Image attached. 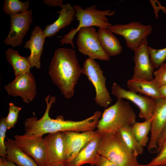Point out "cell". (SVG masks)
Wrapping results in <instances>:
<instances>
[{
  "label": "cell",
  "mask_w": 166,
  "mask_h": 166,
  "mask_svg": "<svg viewBox=\"0 0 166 166\" xmlns=\"http://www.w3.org/2000/svg\"><path fill=\"white\" fill-rule=\"evenodd\" d=\"M63 132L65 163L72 160L89 140L99 134L94 130L81 132L72 131Z\"/></svg>",
  "instance_id": "5bb4252c"
},
{
  "label": "cell",
  "mask_w": 166,
  "mask_h": 166,
  "mask_svg": "<svg viewBox=\"0 0 166 166\" xmlns=\"http://www.w3.org/2000/svg\"><path fill=\"white\" fill-rule=\"evenodd\" d=\"M6 159L5 157H0V166H6Z\"/></svg>",
  "instance_id": "d590c367"
},
{
  "label": "cell",
  "mask_w": 166,
  "mask_h": 166,
  "mask_svg": "<svg viewBox=\"0 0 166 166\" xmlns=\"http://www.w3.org/2000/svg\"><path fill=\"white\" fill-rule=\"evenodd\" d=\"M95 165L96 166H118L109 159L101 155Z\"/></svg>",
  "instance_id": "1f68e13d"
},
{
  "label": "cell",
  "mask_w": 166,
  "mask_h": 166,
  "mask_svg": "<svg viewBox=\"0 0 166 166\" xmlns=\"http://www.w3.org/2000/svg\"><path fill=\"white\" fill-rule=\"evenodd\" d=\"M56 100L55 96L51 97L50 95L45 97L46 108L44 114L38 120L33 117L26 120L24 135L34 137L59 132H84L93 130L97 127L101 117V113L99 111H96L92 116L81 121L65 120L61 116H57L55 119H51L49 116V112Z\"/></svg>",
  "instance_id": "6da1fadb"
},
{
  "label": "cell",
  "mask_w": 166,
  "mask_h": 166,
  "mask_svg": "<svg viewBox=\"0 0 166 166\" xmlns=\"http://www.w3.org/2000/svg\"><path fill=\"white\" fill-rule=\"evenodd\" d=\"M6 166H17L13 162L7 160H6Z\"/></svg>",
  "instance_id": "8d00e7d4"
},
{
  "label": "cell",
  "mask_w": 166,
  "mask_h": 166,
  "mask_svg": "<svg viewBox=\"0 0 166 166\" xmlns=\"http://www.w3.org/2000/svg\"><path fill=\"white\" fill-rule=\"evenodd\" d=\"M100 134L89 140L71 161L65 163L68 166H80L89 164L96 165L100 156L98 152Z\"/></svg>",
  "instance_id": "ac0fdd59"
},
{
  "label": "cell",
  "mask_w": 166,
  "mask_h": 166,
  "mask_svg": "<svg viewBox=\"0 0 166 166\" xmlns=\"http://www.w3.org/2000/svg\"><path fill=\"white\" fill-rule=\"evenodd\" d=\"M51 166H68L65 163H56Z\"/></svg>",
  "instance_id": "74e56055"
},
{
  "label": "cell",
  "mask_w": 166,
  "mask_h": 166,
  "mask_svg": "<svg viewBox=\"0 0 166 166\" xmlns=\"http://www.w3.org/2000/svg\"><path fill=\"white\" fill-rule=\"evenodd\" d=\"M82 73L94 86L96 91L94 101L99 106L107 108L112 100L106 87V79L99 64L94 59L87 58L84 61Z\"/></svg>",
  "instance_id": "8992f818"
},
{
  "label": "cell",
  "mask_w": 166,
  "mask_h": 166,
  "mask_svg": "<svg viewBox=\"0 0 166 166\" xmlns=\"http://www.w3.org/2000/svg\"><path fill=\"white\" fill-rule=\"evenodd\" d=\"M154 74L155 78L153 81L159 86L166 85V68L160 66Z\"/></svg>",
  "instance_id": "4dcf8cb0"
},
{
  "label": "cell",
  "mask_w": 166,
  "mask_h": 166,
  "mask_svg": "<svg viewBox=\"0 0 166 166\" xmlns=\"http://www.w3.org/2000/svg\"><path fill=\"white\" fill-rule=\"evenodd\" d=\"M99 155L118 166H140L137 156L126 145L119 131L100 134Z\"/></svg>",
  "instance_id": "3957f363"
},
{
  "label": "cell",
  "mask_w": 166,
  "mask_h": 166,
  "mask_svg": "<svg viewBox=\"0 0 166 166\" xmlns=\"http://www.w3.org/2000/svg\"><path fill=\"white\" fill-rule=\"evenodd\" d=\"M7 61L12 67L15 76L30 73L31 68L27 57L20 55L18 50L8 48L5 51Z\"/></svg>",
  "instance_id": "603a6c76"
},
{
  "label": "cell",
  "mask_w": 166,
  "mask_h": 166,
  "mask_svg": "<svg viewBox=\"0 0 166 166\" xmlns=\"http://www.w3.org/2000/svg\"><path fill=\"white\" fill-rule=\"evenodd\" d=\"M166 144V139H165V141H164V144H163V146H162V148Z\"/></svg>",
  "instance_id": "ab89813d"
},
{
  "label": "cell",
  "mask_w": 166,
  "mask_h": 166,
  "mask_svg": "<svg viewBox=\"0 0 166 166\" xmlns=\"http://www.w3.org/2000/svg\"><path fill=\"white\" fill-rule=\"evenodd\" d=\"M45 38L43 30L39 26H36L33 29L30 39L25 43L24 47L30 51V54L27 58L31 68H41L40 59Z\"/></svg>",
  "instance_id": "e0dca14e"
},
{
  "label": "cell",
  "mask_w": 166,
  "mask_h": 166,
  "mask_svg": "<svg viewBox=\"0 0 166 166\" xmlns=\"http://www.w3.org/2000/svg\"><path fill=\"white\" fill-rule=\"evenodd\" d=\"M5 144L6 160L17 166H39L34 159L19 148L14 140L7 138Z\"/></svg>",
  "instance_id": "ffe728a7"
},
{
  "label": "cell",
  "mask_w": 166,
  "mask_h": 166,
  "mask_svg": "<svg viewBox=\"0 0 166 166\" xmlns=\"http://www.w3.org/2000/svg\"><path fill=\"white\" fill-rule=\"evenodd\" d=\"M97 37L104 51L109 57L121 53L122 47L118 39L108 29L99 28Z\"/></svg>",
  "instance_id": "7402d4cb"
},
{
  "label": "cell",
  "mask_w": 166,
  "mask_h": 166,
  "mask_svg": "<svg viewBox=\"0 0 166 166\" xmlns=\"http://www.w3.org/2000/svg\"><path fill=\"white\" fill-rule=\"evenodd\" d=\"M112 92L117 99H128L136 105L139 109V116L140 118L147 120L153 117L156 107V100L127 90L115 82L112 87Z\"/></svg>",
  "instance_id": "9c48e42d"
},
{
  "label": "cell",
  "mask_w": 166,
  "mask_h": 166,
  "mask_svg": "<svg viewBox=\"0 0 166 166\" xmlns=\"http://www.w3.org/2000/svg\"><path fill=\"white\" fill-rule=\"evenodd\" d=\"M160 90L162 97L166 98V85L160 86Z\"/></svg>",
  "instance_id": "e575fe53"
},
{
  "label": "cell",
  "mask_w": 166,
  "mask_h": 166,
  "mask_svg": "<svg viewBox=\"0 0 166 166\" xmlns=\"http://www.w3.org/2000/svg\"><path fill=\"white\" fill-rule=\"evenodd\" d=\"M147 50L149 55L150 62L155 68H158L166 59V47L160 49H156L148 46Z\"/></svg>",
  "instance_id": "4316f807"
},
{
  "label": "cell",
  "mask_w": 166,
  "mask_h": 166,
  "mask_svg": "<svg viewBox=\"0 0 166 166\" xmlns=\"http://www.w3.org/2000/svg\"><path fill=\"white\" fill-rule=\"evenodd\" d=\"M14 140L19 148L32 157L39 166H44L46 158L45 143L42 136L29 137L16 135Z\"/></svg>",
  "instance_id": "7c38bea8"
},
{
  "label": "cell",
  "mask_w": 166,
  "mask_h": 166,
  "mask_svg": "<svg viewBox=\"0 0 166 166\" xmlns=\"http://www.w3.org/2000/svg\"><path fill=\"white\" fill-rule=\"evenodd\" d=\"M77 45L78 50L89 58L107 61L110 57L105 52L93 26L84 27L78 32Z\"/></svg>",
  "instance_id": "ba28073f"
},
{
  "label": "cell",
  "mask_w": 166,
  "mask_h": 166,
  "mask_svg": "<svg viewBox=\"0 0 166 166\" xmlns=\"http://www.w3.org/2000/svg\"><path fill=\"white\" fill-rule=\"evenodd\" d=\"M7 127L6 117H2L0 121V156L6 158V151L5 144L6 134Z\"/></svg>",
  "instance_id": "f1b7e54d"
},
{
  "label": "cell",
  "mask_w": 166,
  "mask_h": 166,
  "mask_svg": "<svg viewBox=\"0 0 166 166\" xmlns=\"http://www.w3.org/2000/svg\"><path fill=\"white\" fill-rule=\"evenodd\" d=\"M44 139L46 146V155L44 166H51L56 163H65L63 132L49 133Z\"/></svg>",
  "instance_id": "2e32d148"
},
{
  "label": "cell",
  "mask_w": 166,
  "mask_h": 166,
  "mask_svg": "<svg viewBox=\"0 0 166 166\" xmlns=\"http://www.w3.org/2000/svg\"><path fill=\"white\" fill-rule=\"evenodd\" d=\"M152 26L137 22L125 24L112 25L108 29L113 33L121 35L125 40L127 47L134 51L143 41L151 33Z\"/></svg>",
  "instance_id": "52a82bcc"
},
{
  "label": "cell",
  "mask_w": 166,
  "mask_h": 166,
  "mask_svg": "<svg viewBox=\"0 0 166 166\" xmlns=\"http://www.w3.org/2000/svg\"><path fill=\"white\" fill-rule=\"evenodd\" d=\"M166 139V127L162 132L157 142V153H159L161 149L163 144Z\"/></svg>",
  "instance_id": "836d02e7"
},
{
  "label": "cell",
  "mask_w": 166,
  "mask_h": 166,
  "mask_svg": "<svg viewBox=\"0 0 166 166\" xmlns=\"http://www.w3.org/2000/svg\"><path fill=\"white\" fill-rule=\"evenodd\" d=\"M30 5L29 0L22 2L18 0H5L2 10L7 15L18 14L28 11Z\"/></svg>",
  "instance_id": "484cf974"
},
{
  "label": "cell",
  "mask_w": 166,
  "mask_h": 166,
  "mask_svg": "<svg viewBox=\"0 0 166 166\" xmlns=\"http://www.w3.org/2000/svg\"><path fill=\"white\" fill-rule=\"evenodd\" d=\"M127 84L129 90L139 93L155 100L163 98L160 92V87L153 80L131 78Z\"/></svg>",
  "instance_id": "44dd1931"
},
{
  "label": "cell",
  "mask_w": 166,
  "mask_h": 166,
  "mask_svg": "<svg viewBox=\"0 0 166 166\" xmlns=\"http://www.w3.org/2000/svg\"><path fill=\"white\" fill-rule=\"evenodd\" d=\"M21 109V107L15 106L14 104L9 103L8 114L6 117L7 129L14 126L17 121L19 112Z\"/></svg>",
  "instance_id": "83f0119b"
},
{
  "label": "cell",
  "mask_w": 166,
  "mask_h": 166,
  "mask_svg": "<svg viewBox=\"0 0 166 166\" xmlns=\"http://www.w3.org/2000/svg\"><path fill=\"white\" fill-rule=\"evenodd\" d=\"M10 28L9 34L3 42L13 47L22 44V40L33 22L32 11L10 15Z\"/></svg>",
  "instance_id": "30bf717a"
},
{
  "label": "cell",
  "mask_w": 166,
  "mask_h": 166,
  "mask_svg": "<svg viewBox=\"0 0 166 166\" xmlns=\"http://www.w3.org/2000/svg\"><path fill=\"white\" fill-rule=\"evenodd\" d=\"M62 0H44V2L49 6L56 7L58 6L61 7L64 5Z\"/></svg>",
  "instance_id": "d6a6232c"
},
{
  "label": "cell",
  "mask_w": 166,
  "mask_h": 166,
  "mask_svg": "<svg viewBox=\"0 0 166 166\" xmlns=\"http://www.w3.org/2000/svg\"><path fill=\"white\" fill-rule=\"evenodd\" d=\"M140 166H166V144L150 162Z\"/></svg>",
  "instance_id": "f546056e"
},
{
  "label": "cell",
  "mask_w": 166,
  "mask_h": 166,
  "mask_svg": "<svg viewBox=\"0 0 166 166\" xmlns=\"http://www.w3.org/2000/svg\"><path fill=\"white\" fill-rule=\"evenodd\" d=\"M75 11L74 17L78 21L79 25L75 29L72 28L66 35L60 37L64 38L60 40V45L69 44L73 48H74L73 39L75 35L81 28L84 27L96 26L99 28L108 29L112 25L109 21L107 16H111L115 14L114 10L101 11L96 9L97 5L82 9L79 5H74L72 6Z\"/></svg>",
  "instance_id": "5b68a950"
},
{
  "label": "cell",
  "mask_w": 166,
  "mask_h": 166,
  "mask_svg": "<svg viewBox=\"0 0 166 166\" xmlns=\"http://www.w3.org/2000/svg\"><path fill=\"white\" fill-rule=\"evenodd\" d=\"M153 117L142 122H136L132 126L133 134L139 143L143 147L146 146L149 138L148 135L151 130Z\"/></svg>",
  "instance_id": "cb8c5ba5"
},
{
  "label": "cell",
  "mask_w": 166,
  "mask_h": 166,
  "mask_svg": "<svg viewBox=\"0 0 166 166\" xmlns=\"http://www.w3.org/2000/svg\"><path fill=\"white\" fill-rule=\"evenodd\" d=\"M58 18L53 23L46 26L43 30L45 37H52L61 29L69 26L75 18V11L72 6L67 3L64 4L61 9L57 12Z\"/></svg>",
  "instance_id": "d6986e66"
},
{
  "label": "cell",
  "mask_w": 166,
  "mask_h": 166,
  "mask_svg": "<svg viewBox=\"0 0 166 166\" xmlns=\"http://www.w3.org/2000/svg\"><path fill=\"white\" fill-rule=\"evenodd\" d=\"M119 131L126 145L137 156L143 152V148L136 139L132 126L126 125L121 128Z\"/></svg>",
  "instance_id": "d4e9b609"
},
{
  "label": "cell",
  "mask_w": 166,
  "mask_h": 166,
  "mask_svg": "<svg viewBox=\"0 0 166 166\" xmlns=\"http://www.w3.org/2000/svg\"><path fill=\"white\" fill-rule=\"evenodd\" d=\"M136 118L129 103L117 99L115 104L104 110L96 131L99 134L115 132L125 125L132 126L136 122Z\"/></svg>",
  "instance_id": "277c9868"
},
{
  "label": "cell",
  "mask_w": 166,
  "mask_h": 166,
  "mask_svg": "<svg viewBox=\"0 0 166 166\" xmlns=\"http://www.w3.org/2000/svg\"><path fill=\"white\" fill-rule=\"evenodd\" d=\"M160 66H161L163 68H166V62L163 63Z\"/></svg>",
  "instance_id": "f35d334b"
},
{
  "label": "cell",
  "mask_w": 166,
  "mask_h": 166,
  "mask_svg": "<svg viewBox=\"0 0 166 166\" xmlns=\"http://www.w3.org/2000/svg\"><path fill=\"white\" fill-rule=\"evenodd\" d=\"M4 89L9 95L21 97L26 103L31 101L37 93L35 81L30 73L15 76L13 81L5 86Z\"/></svg>",
  "instance_id": "8fae6325"
},
{
  "label": "cell",
  "mask_w": 166,
  "mask_h": 166,
  "mask_svg": "<svg viewBox=\"0 0 166 166\" xmlns=\"http://www.w3.org/2000/svg\"><path fill=\"white\" fill-rule=\"evenodd\" d=\"M147 38L144 39L134 51L133 59L135 64L132 78L152 81L154 68L152 65L147 50Z\"/></svg>",
  "instance_id": "4fadbf2b"
},
{
  "label": "cell",
  "mask_w": 166,
  "mask_h": 166,
  "mask_svg": "<svg viewBox=\"0 0 166 166\" xmlns=\"http://www.w3.org/2000/svg\"><path fill=\"white\" fill-rule=\"evenodd\" d=\"M53 84L68 99L74 95V88L82 73V69L74 50L59 48L54 53L49 67Z\"/></svg>",
  "instance_id": "7a4b0ae2"
},
{
  "label": "cell",
  "mask_w": 166,
  "mask_h": 166,
  "mask_svg": "<svg viewBox=\"0 0 166 166\" xmlns=\"http://www.w3.org/2000/svg\"><path fill=\"white\" fill-rule=\"evenodd\" d=\"M156 100V109L151 124V136L147 146L148 150L157 151V142L166 127V98Z\"/></svg>",
  "instance_id": "9a60e30c"
}]
</instances>
